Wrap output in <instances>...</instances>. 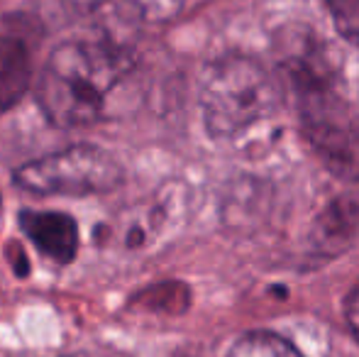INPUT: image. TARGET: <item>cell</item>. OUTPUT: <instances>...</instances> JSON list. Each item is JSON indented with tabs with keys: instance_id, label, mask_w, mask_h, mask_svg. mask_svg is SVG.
<instances>
[{
	"instance_id": "6da1fadb",
	"label": "cell",
	"mask_w": 359,
	"mask_h": 357,
	"mask_svg": "<svg viewBox=\"0 0 359 357\" xmlns=\"http://www.w3.org/2000/svg\"><path fill=\"white\" fill-rule=\"evenodd\" d=\"M133 57L108 39H67L42 67L37 103L57 128H86L105 115Z\"/></svg>"
},
{
	"instance_id": "7a4b0ae2",
	"label": "cell",
	"mask_w": 359,
	"mask_h": 357,
	"mask_svg": "<svg viewBox=\"0 0 359 357\" xmlns=\"http://www.w3.org/2000/svg\"><path fill=\"white\" fill-rule=\"evenodd\" d=\"M286 74L303 137L332 174L359 181V108L345 98L320 54H293Z\"/></svg>"
},
{
	"instance_id": "3957f363",
	"label": "cell",
	"mask_w": 359,
	"mask_h": 357,
	"mask_svg": "<svg viewBox=\"0 0 359 357\" xmlns=\"http://www.w3.org/2000/svg\"><path fill=\"white\" fill-rule=\"evenodd\" d=\"M201 113L215 140H242L276 118L281 90L257 59L230 54L208 64L201 76Z\"/></svg>"
},
{
	"instance_id": "277c9868",
	"label": "cell",
	"mask_w": 359,
	"mask_h": 357,
	"mask_svg": "<svg viewBox=\"0 0 359 357\" xmlns=\"http://www.w3.org/2000/svg\"><path fill=\"white\" fill-rule=\"evenodd\" d=\"M118 162L90 144H76L62 152L44 154L15 172V184L39 196H90L120 184Z\"/></svg>"
},
{
	"instance_id": "5b68a950",
	"label": "cell",
	"mask_w": 359,
	"mask_h": 357,
	"mask_svg": "<svg viewBox=\"0 0 359 357\" xmlns=\"http://www.w3.org/2000/svg\"><path fill=\"white\" fill-rule=\"evenodd\" d=\"M37 32L22 15L0 20V113L18 103L32 81Z\"/></svg>"
},
{
	"instance_id": "8992f818",
	"label": "cell",
	"mask_w": 359,
	"mask_h": 357,
	"mask_svg": "<svg viewBox=\"0 0 359 357\" xmlns=\"http://www.w3.org/2000/svg\"><path fill=\"white\" fill-rule=\"evenodd\" d=\"M20 225L34 248L54 262L67 264L79 252V228L72 215L54 210H22Z\"/></svg>"
},
{
	"instance_id": "52a82bcc",
	"label": "cell",
	"mask_w": 359,
	"mask_h": 357,
	"mask_svg": "<svg viewBox=\"0 0 359 357\" xmlns=\"http://www.w3.org/2000/svg\"><path fill=\"white\" fill-rule=\"evenodd\" d=\"M227 357H301V353L274 333H250L232 345Z\"/></svg>"
},
{
	"instance_id": "ba28073f",
	"label": "cell",
	"mask_w": 359,
	"mask_h": 357,
	"mask_svg": "<svg viewBox=\"0 0 359 357\" xmlns=\"http://www.w3.org/2000/svg\"><path fill=\"white\" fill-rule=\"evenodd\" d=\"M125 13L133 18L142 20V22H161L169 20L184 8L186 0H120Z\"/></svg>"
},
{
	"instance_id": "9c48e42d",
	"label": "cell",
	"mask_w": 359,
	"mask_h": 357,
	"mask_svg": "<svg viewBox=\"0 0 359 357\" xmlns=\"http://www.w3.org/2000/svg\"><path fill=\"white\" fill-rule=\"evenodd\" d=\"M337 32L359 47V0H325Z\"/></svg>"
},
{
	"instance_id": "30bf717a",
	"label": "cell",
	"mask_w": 359,
	"mask_h": 357,
	"mask_svg": "<svg viewBox=\"0 0 359 357\" xmlns=\"http://www.w3.org/2000/svg\"><path fill=\"white\" fill-rule=\"evenodd\" d=\"M64 357H125L120 353H113V350H100V348H86V350H74V353H67Z\"/></svg>"
},
{
	"instance_id": "8fae6325",
	"label": "cell",
	"mask_w": 359,
	"mask_h": 357,
	"mask_svg": "<svg viewBox=\"0 0 359 357\" xmlns=\"http://www.w3.org/2000/svg\"><path fill=\"white\" fill-rule=\"evenodd\" d=\"M69 5H72L74 10H81V13H90V10L100 8L103 3H108V0H67Z\"/></svg>"
}]
</instances>
